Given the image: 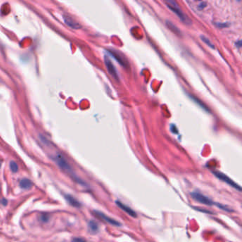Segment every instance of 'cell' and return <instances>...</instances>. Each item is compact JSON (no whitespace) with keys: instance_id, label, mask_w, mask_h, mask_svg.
<instances>
[{"instance_id":"cell-1","label":"cell","mask_w":242,"mask_h":242,"mask_svg":"<svg viewBox=\"0 0 242 242\" xmlns=\"http://www.w3.org/2000/svg\"><path fill=\"white\" fill-rule=\"evenodd\" d=\"M213 174H214V175H215L217 178H219V180H221L222 181L225 182V183L228 184L229 185H230V186H232V188L236 189L238 191H241V188L238 185V184L235 183L234 181H233V180H232L230 177L227 176V175H225V174H223L222 172H219V171H213Z\"/></svg>"},{"instance_id":"cell-2","label":"cell","mask_w":242,"mask_h":242,"mask_svg":"<svg viewBox=\"0 0 242 242\" xmlns=\"http://www.w3.org/2000/svg\"><path fill=\"white\" fill-rule=\"evenodd\" d=\"M190 196H191L192 198H193L195 200L201 203V204H206V205L209 206L214 204V202L212 200L209 199L207 197H206L205 195H202V193H198V192H192V193H190Z\"/></svg>"},{"instance_id":"cell-3","label":"cell","mask_w":242,"mask_h":242,"mask_svg":"<svg viewBox=\"0 0 242 242\" xmlns=\"http://www.w3.org/2000/svg\"><path fill=\"white\" fill-rule=\"evenodd\" d=\"M55 161L56 162L57 165L61 168L62 170H63L64 171L69 172V173H71L72 172V168H71L70 166L69 165V163H67V161L65 159V158L62 156L61 154H57L56 156H55Z\"/></svg>"},{"instance_id":"cell-4","label":"cell","mask_w":242,"mask_h":242,"mask_svg":"<svg viewBox=\"0 0 242 242\" xmlns=\"http://www.w3.org/2000/svg\"><path fill=\"white\" fill-rule=\"evenodd\" d=\"M166 3L167 4L168 7L170 9H171L173 12H175L177 15V17L180 18L182 21L184 22H186V16L183 14V12H182L181 9L179 8L178 5L177 4V3L174 1H171V0H168V1H166Z\"/></svg>"},{"instance_id":"cell-5","label":"cell","mask_w":242,"mask_h":242,"mask_svg":"<svg viewBox=\"0 0 242 242\" xmlns=\"http://www.w3.org/2000/svg\"><path fill=\"white\" fill-rule=\"evenodd\" d=\"M94 214L97 216V217L100 218L102 220L104 221V222H107V223L110 224V225L116 226V227H121V226H122V224H121L120 222H119L118 221L114 220V219L108 217V216H106V214H104V213H102V212H99V211H97V210H95Z\"/></svg>"},{"instance_id":"cell-6","label":"cell","mask_w":242,"mask_h":242,"mask_svg":"<svg viewBox=\"0 0 242 242\" xmlns=\"http://www.w3.org/2000/svg\"><path fill=\"white\" fill-rule=\"evenodd\" d=\"M116 204H117V205L121 209H122V210L124 211V212L127 213V214H128L129 215H130L131 217H137V214L136 212H135L134 210H133V209H132L131 207H129V206L126 205V204H123V203L121 202L120 201H118V200L116 201Z\"/></svg>"},{"instance_id":"cell-7","label":"cell","mask_w":242,"mask_h":242,"mask_svg":"<svg viewBox=\"0 0 242 242\" xmlns=\"http://www.w3.org/2000/svg\"><path fill=\"white\" fill-rule=\"evenodd\" d=\"M109 53H110L111 56H113V58H114L117 61H118L119 63L122 66H124V67H127V62L126 61V59L124 58V56H122L121 53H119L118 51H109Z\"/></svg>"},{"instance_id":"cell-8","label":"cell","mask_w":242,"mask_h":242,"mask_svg":"<svg viewBox=\"0 0 242 242\" xmlns=\"http://www.w3.org/2000/svg\"><path fill=\"white\" fill-rule=\"evenodd\" d=\"M105 65L106 67H107V70L109 71V73H110V75H112L114 78L117 80L118 79V75H117V70H116L114 65L112 63V62H111V61L108 57L105 58Z\"/></svg>"},{"instance_id":"cell-9","label":"cell","mask_w":242,"mask_h":242,"mask_svg":"<svg viewBox=\"0 0 242 242\" xmlns=\"http://www.w3.org/2000/svg\"><path fill=\"white\" fill-rule=\"evenodd\" d=\"M63 19H64V22H65V23L67 24V25L69 27L73 29H79L81 28V26H80V24L77 23V22H75L73 19H71L70 17L64 16Z\"/></svg>"},{"instance_id":"cell-10","label":"cell","mask_w":242,"mask_h":242,"mask_svg":"<svg viewBox=\"0 0 242 242\" xmlns=\"http://www.w3.org/2000/svg\"><path fill=\"white\" fill-rule=\"evenodd\" d=\"M65 197L67 202H68L70 205H72V207H81V204L80 203V202L77 200L75 199V197H73L72 195H66L65 196Z\"/></svg>"},{"instance_id":"cell-11","label":"cell","mask_w":242,"mask_h":242,"mask_svg":"<svg viewBox=\"0 0 242 242\" xmlns=\"http://www.w3.org/2000/svg\"><path fill=\"white\" fill-rule=\"evenodd\" d=\"M19 186L21 188L24 190H29L33 186V183L30 180L27 178H24L19 182Z\"/></svg>"},{"instance_id":"cell-12","label":"cell","mask_w":242,"mask_h":242,"mask_svg":"<svg viewBox=\"0 0 242 242\" xmlns=\"http://www.w3.org/2000/svg\"><path fill=\"white\" fill-rule=\"evenodd\" d=\"M88 228L89 231L92 234H96L99 231V226H98L97 223L96 222H95L94 220H91L89 222Z\"/></svg>"},{"instance_id":"cell-13","label":"cell","mask_w":242,"mask_h":242,"mask_svg":"<svg viewBox=\"0 0 242 242\" xmlns=\"http://www.w3.org/2000/svg\"><path fill=\"white\" fill-rule=\"evenodd\" d=\"M9 168H10V170L13 172H17L19 170V166H18L17 163L14 162V161H11L10 163H9Z\"/></svg>"},{"instance_id":"cell-14","label":"cell","mask_w":242,"mask_h":242,"mask_svg":"<svg viewBox=\"0 0 242 242\" xmlns=\"http://www.w3.org/2000/svg\"><path fill=\"white\" fill-rule=\"evenodd\" d=\"M50 219V215L47 213H43L40 215L39 219L42 222H47Z\"/></svg>"},{"instance_id":"cell-15","label":"cell","mask_w":242,"mask_h":242,"mask_svg":"<svg viewBox=\"0 0 242 242\" xmlns=\"http://www.w3.org/2000/svg\"><path fill=\"white\" fill-rule=\"evenodd\" d=\"M201 38H202V41L206 43V44L208 45V46H209V47H211L212 48H214V46H213L212 43H211V42L209 41V40L207 38H206L205 36H204V35H202V36H201Z\"/></svg>"},{"instance_id":"cell-16","label":"cell","mask_w":242,"mask_h":242,"mask_svg":"<svg viewBox=\"0 0 242 242\" xmlns=\"http://www.w3.org/2000/svg\"><path fill=\"white\" fill-rule=\"evenodd\" d=\"M71 242H85V241L82 238H75L72 240Z\"/></svg>"},{"instance_id":"cell-17","label":"cell","mask_w":242,"mask_h":242,"mask_svg":"<svg viewBox=\"0 0 242 242\" xmlns=\"http://www.w3.org/2000/svg\"><path fill=\"white\" fill-rule=\"evenodd\" d=\"M0 202H1V204H4V205H6V204H7V200L5 199H3L1 200H0Z\"/></svg>"},{"instance_id":"cell-18","label":"cell","mask_w":242,"mask_h":242,"mask_svg":"<svg viewBox=\"0 0 242 242\" xmlns=\"http://www.w3.org/2000/svg\"><path fill=\"white\" fill-rule=\"evenodd\" d=\"M0 166H1V165H0Z\"/></svg>"}]
</instances>
